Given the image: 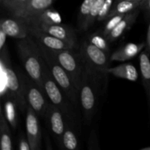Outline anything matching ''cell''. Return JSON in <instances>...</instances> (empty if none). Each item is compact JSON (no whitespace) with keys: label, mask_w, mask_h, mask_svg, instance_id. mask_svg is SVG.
I'll return each instance as SVG.
<instances>
[{"label":"cell","mask_w":150,"mask_h":150,"mask_svg":"<svg viewBox=\"0 0 150 150\" xmlns=\"http://www.w3.org/2000/svg\"><path fill=\"white\" fill-rule=\"evenodd\" d=\"M45 119L54 141L59 146L62 136L66 127V120L61 110L50 102Z\"/></svg>","instance_id":"9c48e42d"},{"label":"cell","mask_w":150,"mask_h":150,"mask_svg":"<svg viewBox=\"0 0 150 150\" xmlns=\"http://www.w3.org/2000/svg\"><path fill=\"white\" fill-rule=\"evenodd\" d=\"M32 25V24H30ZM39 29L46 33L50 34L59 39L69 42L73 45L77 44V35L76 32L71 26L62 23H54V24H47L42 23L40 25H35Z\"/></svg>","instance_id":"5bb4252c"},{"label":"cell","mask_w":150,"mask_h":150,"mask_svg":"<svg viewBox=\"0 0 150 150\" xmlns=\"http://www.w3.org/2000/svg\"><path fill=\"white\" fill-rule=\"evenodd\" d=\"M18 149L19 150H31L30 144L27 136H25L23 134H21L18 140Z\"/></svg>","instance_id":"4dcf8cb0"},{"label":"cell","mask_w":150,"mask_h":150,"mask_svg":"<svg viewBox=\"0 0 150 150\" xmlns=\"http://www.w3.org/2000/svg\"><path fill=\"white\" fill-rule=\"evenodd\" d=\"M121 1V0H116L115 1ZM130 1H142L143 0H130Z\"/></svg>","instance_id":"d590c367"},{"label":"cell","mask_w":150,"mask_h":150,"mask_svg":"<svg viewBox=\"0 0 150 150\" xmlns=\"http://www.w3.org/2000/svg\"><path fill=\"white\" fill-rule=\"evenodd\" d=\"M115 1L116 0H105L98 16V19H97L98 21H103L106 19L108 13H110L111 8L114 6Z\"/></svg>","instance_id":"83f0119b"},{"label":"cell","mask_w":150,"mask_h":150,"mask_svg":"<svg viewBox=\"0 0 150 150\" xmlns=\"http://www.w3.org/2000/svg\"><path fill=\"white\" fill-rule=\"evenodd\" d=\"M49 50L60 65L68 73L79 91L85 69L84 61L79 51H76V48L56 51Z\"/></svg>","instance_id":"8992f818"},{"label":"cell","mask_w":150,"mask_h":150,"mask_svg":"<svg viewBox=\"0 0 150 150\" xmlns=\"http://www.w3.org/2000/svg\"><path fill=\"white\" fill-rule=\"evenodd\" d=\"M145 48L150 52V24L149 26V28H148V32H147V35H146V48Z\"/></svg>","instance_id":"836d02e7"},{"label":"cell","mask_w":150,"mask_h":150,"mask_svg":"<svg viewBox=\"0 0 150 150\" xmlns=\"http://www.w3.org/2000/svg\"><path fill=\"white\" fill-rule=\"evenodd\" d=\"M42 84L44 90L50 102L58 107L65 117L66 121L70 122L76 130H81V115L75 108L67 95L62 90L53 78L48 66H45L43 71Z\"/></svg>","instance_id":"3957f363"},{"label":"cell","mask_w":150,"mask_h":150,"mask_svg":"<svg viewBox=\"0 0 150 150\" xmlns=\"http://www.w3.org/2000/svg\"><path fill=\"white\" fill-rule=\"evenodd\" d=\"M76 129L66 121V127L62 136L59 146L63 149L76 150L79 148V142L77 133L76 132Z\"/></svg>","instance_id":"d6986e66"},{"label":"cell","mask_w":150,"mask_h":150,"mask_svg":"<svg viewBox=\"0 0 150 150\" xmlns=\"http://www.w3.org/2000/svg\"><path fill=\"white\" fill-rule=\"evenodd\" d=\"M38 44L40 47L42 57L55 81L67 95V98L70 99L75 108L78 110L79 112H80L81 109L79 89L75 86L68 73L54 58L50 50L39 42H38Z\"/></svg>","instance_id":"277c9868"},{"label":"cell","mask_w":150,"mask_h":150,"mask_svg":"<svg viewBox=\"0 0 150 150\" xmlns=\"http://www.w3.org/2000/svg\"><path fill=\"white\" fill-rule=\"evenodd\" d=\"M126 14H120V15H116V16H112L110 18L108 19V21L104 26L103 29L102 31V33L105 35V37L108 36L111 31L117 26L119 23L124 18Z\"/></svg>","instance_id":"4316f807"},{"label":"cell","mask_w":150,"mask_h":150,"mask_svg":"<svg viewBox=\"0 0 150 150\" xmlns=\"http://www.w3.org/2000/svg\"><path fill=\"white\" fill-rule=\"evenodd\" d=\"M0 67L3 69L6 73L8 92L7 97L14 100L18 109L21 112H23L26 110L28 104L23 92V83L17 69L16 70L13 68L7 46L0 51Z\"/></svg>","instance_id":"5b68a950"},{"label":"cell","mask_w":150,"mask_h":150,"mask_svg":"<svg viewBox=\"0 0 150 150\" xmlns=\"http://www.w3.org/2000/svg\"><path fill=\"white\" fill-rule=\"evenodd\" d=\"M54 1L55 0H29L9 13L12 17L26 20L52 7Z\"/></svg>","instance_id":"8fae6325"},{"label":"cell","mask_w":150,"mask_h":150,"mask_svg":"<svg viewBox=\"0 0 150 150\" xmlns=\"http://www.w3.org/2000/svg\"><path fill=\"white\" fill-rule=\"evenodd\" d=\"M30 35L39 43L42 44L45 47L51 50H65L76 48V45H73L69 42L59 39L50 34L46 33L35 25L27 24Z\"/></svg>","instance_id":"7c38bea8"},{"label":"cell","mask_w":150,"mask_h":150,"mask_svg":"<svg viewBox=\"0 0 150 150\" xmlns=\"http://www.w3.org/2000/svg\"><path fill=\"white\" fill-rule=\"evenodd\" d=\"M4 100V115L7 122L10 124V127L13 130H16L18 126V116H17V108L18 105L16 101L11 98H5Z\"/></svg>","instance_id":"603a6c76"},{"label":"cell","mask_w":150,"mask_h":150,"mask_svg":"<svg viewBox=\"0 0 150 150\" xmlns=\"http://www.w3.org/2000/svg\"><path fill=\"white\" fill-rule=\"evenodd\" d=\"M140 9L138 8L130 13H127L124 18L117 24V26L113 29L111 33L106 37L108 42H112L120 39L125 33L127 32L133 24L136 23V21L140 13Z\"/></svg>","instance_id":"2e32d148"},{"label":"cell","mask_w":150,"mask_h":150,"mask_svg":"<svg viewBox=\"0 0 150 150\" xmlns=\"http://www.w3.org/2000/svg\"><path fill=\"white\" fill-rule=\"evenodd\" d=\"M104 1H105V0H96L89 16L86 18V21L84 22L83 26L80 29L81 30L86 31L95 23V22L98 19V16L99 15V13L100 11V9L102 7Z\"/></svg>","instance_id":"cb8c5ba5"},{"label":"cell","mask_w":150,"mask_h":150,"mask_svg":"<svg viewBox=\"0 0 150 150\" xmlns=\"http://www.w3.org/2000/svg\"><path fill=\"white\" fill-rule=\"evenodd\" d=\"M107 77L85 64L83 79L79 89V99L83 122L86 125L92 123L96 114L100 96L103 92V86H105Z\"/></svg>","instance_id":"6da1fadb"},{"label":"cell","mask_w":150,"mask_h":150,"mask_svg":"<svg viewBox=\"0 0 150 150\" xmlns=\"http://www.w3.org/2000/svg\"><path fill=\"white\" fill-rule=\"evenodd\" d=\"M26 131L31 150L40 149L42 137L39 117L29 105L26 110Z\"/></svg>","instance_id":"30bf717a"},{"label":"cell","mask_w":150,"mask_h":150,"mask_svg":"<svg viewBox=\"0 0 150 150\" xmlns=\"http://www.w3.org/2000/svg\"><path fill=\"white\" fill-rule=\"evenodd\" d=\"M150 52L144 48L139 54V64L142 73V81L146 93H149L150 89Z\"/></svg>","instance_id":"7402d4cb"},{"label":"cell","mask_w":150,"mask_h":150,"mask_svg":"<svg viewBox=\"0 0 150 150\" xmlns=\"http://www.w3.org/2000/svg\"><path fill=\"white\" fill-rule=\"evenodd\" d=\"M7 37V35L4 33V31L0 29V51L3 50L6 46H7V45H6Z\"/></svg>","instance_id":"1f68e13d"},{"label":"cell","mask_w":150,"mask_h":150,"mask_svg":"<svg viewBox=\"0 0 150 150\" xmlns=\"http://www.w3.org/2000/svg\"><path fill=\"white\" fill-rule=\"evenodd\" d=\"M23 21H24L27 24L40 25L42 23L54 24V23H61L62 18L59 13L51 7L31 18Z\"/></svg>","instance_id":"e0dca14e"},{"label":"cell","mask_w":150,"mask_h":150,"mask_svg":"<svg viewBox=\"0 0 150 150\" xmlns=\"http://www.w3.org/2000/svg\"><path fill=\"white\" fill-rule=\"evenodd\" d=\"M141 150H150V146H146V147L142 148Z\"/></svg>","instance_id":"e575fe53"},{"label":"cell","mask_w":150,"mask_h":150,"mask_svg":"<svg viewBox=\"0 0 150 150\" xmlns=\"http://www.w3.org/2000/svg\"><path fill=\"white\" fill-rule=\"evenodd\" d=\"M146 48V42L141 43L129 42L117 49L111 55V61L125 62L134 58Z\"/></svg>","instance_id":"9a60e30c"},{"label":"cell","mask_w":150,"mask_h":150,"mask_svg":"<svg viewBox=\"0 0 150 150\" xmlns=\"http://www.w3.org/2000/svg\"><path fill=\"white\" fill-rule=\"evenodd\" d=\"M27 1L29 0H0V3L5 10L10 12L21 6Z\"/></svg>","instance_id":"f1b7e54d"},{"label":"cell","mask_w":150,"mask_h":150,"mask_svg":"<svg viewBox=\"0 0 150 150\" xmlns=\"http://www.w3.org/2000/svg\"><path fill=\"white\" fill-rule=\"evenodd\" d=\"M87 40L91 42V43L95 45V46H97L98 48H100L101 50L105 51V52L109 53L110 42H108L107 38L102 33V32H101V33L95 32V33L92 34V35H89V38H87Z\"/></svg>","instance_id":"d4e9b609"},{"label":"cell","mask_w":150,"mask_h":150,"mask_svg":"<svg viewBox=\"0 0 150 150\" xmlns=\"http://www.w3.org/2000/svg\"><path fill=\"white\" fill-rule=\"evenodd\" d=\"M0 29L8 37L21 40L30 35L27 23L17 18H3L0 21Z\"/></svg>","instance_id":"4fadbf2b"},{"label":"cell","mask_w":150,"mask_h":150,"mask_svg":"<svg viewBox=\"0 0 150 150\" xmlns=\"http://www.w3.org/2000/svg\"><path fill=\"white\" fill-rule=\"evenodd\" d=\"M108 73L120 79H125L130 81H136L139 79L137 69L132 64L124 63L118 66L108 67Z\"/></svg>","instance_id":"ac0fdd59"},{"label":"cell","mask_w":150,"mask_h":150,"mask_svg":"<svg viewBox=\"0 0 150 150\" xmlns=\"http://www.w3.org/2000/svg\"><path fill=\"white\" fill-rule=\"evenodd\" d=\"M149 1V0H143V1H142V3H144V2H146V1ZM142 3H141V4H142Z\"/></svg>","instance_id":"8d00e7d4"},{"label":"cell","mask_w":150,"mask_h":150,"mask_svg":"<svg viewBox=\"0 0 150 150\" xmlns=\"http://www.w3.org/2000/svg\"><path fill=\"white\" fill-rule=\"evenodd\" d=\"M139 9H140L141 10L144 11L146 14L150 16V0L149 1H146V2L142 3L140 7H139Z\"/></svg>","instance_id":"d6a6232c"},{"label":"cell","mask_w":150,"mask_h":150,"mask_svg":"<svg viewBox=\"0 0 150 150\" xmlns=\"http://www.w3.org/2000/svg\"><path fill=\"white\" fill-rule=\"evenodd\" d=\"M88 149H98V139L95 130H92L89 136V142H88Z\"/></svg>","instance_id":"f546056e"},{"label":"cell","mask_w":150,"mask_h":150,"mask_svg":"<svg viewBox=\"0 0 150 150\" xmlns=\"http://www.w3.org/2000/svg\"><path fill=\"white\" fill-rule=\"evenodd\" d=\"M149 103H150V99H149Z\"/></svg>","instance_id":"f35d334b"},{"label":"cell","mask_w":150,"mask_h":150,"mask_svg":"<svg viewBox=\"0 0 150 150\" xmlns=\"http://www.w3.org/2000/svg\"><path fill=\"white\" fill-rule=\"evenodd\" d=\"M141 3L142 1H130V0H121V1H115L106 19L110 18L116 15L127 14L130 13L139 8Z\"/></svg>","instance_id":"44dd1931"},{"label":"cell","mask_w":150,"mask_h":150,"mask_svg":"<svg viewBox=\"0 0 150 150\" xmlns=\"http://www.w3.org/2000/svg\"><path fill=\"white\" fill-rule=\"evenodd\" d=\"M79 51L85 64L103 76H108V69L110 67L111 61L108 53L95 46L87 39L82 42Z\"/></svg>","instance_id":"ba28073f"},{"label":"cell","mask_w":150,"mask_h":150,"mask_svg":"<svg viewBox=\"0 0 150 150\" xmlns=\"http://www.w3.org/2000/svg\"><path fill=\"white\" fill-rule=\"evenodd\" d=\"M9 123L4 115L3 107H0V133H1V149L13 150V144L12 140Z\"/></svg>","instance_id":"ffe728a7"},{"label":"cell","mask_w":150,"mask_h":150,"mask_svg":"<svg viewBox=\"0 0 150 150\" xmlns=\"http://www.w3.org/2000/svg\"><path fill=\"white\" fill-rule=\"evenodd\" d=\"M147 95H148V97H149V99H150V89H149V93H148Z\"/></svg>","instance_id":"74e56055"},{"label":"cell","mask_w":150,"mask_h":150,"mask_svg":"<svg viewBox=\"0 0 150 150\" xmlns=\"http://www.w3.org/2000/svg\"><path fill=\"white\" fill-rule=\"evenodd\" d=\"M16 50L26 74L44 90L42 77L46 63L38 42L32 35H29L24 39L18 40Z\"/></svg>","instance_id":"7a4b0ae2"},{"label":"cell","mask_w":150,"mask_h":150,"mask_svg":"<svg viewBox=\"0 0 150 150\" xmlns=\"http://www.w3.org/2000/svg\"><path fill=\"white\" fill-rule=\"evenodd\" d=\"M95 1L96 0H83V2L81 4L79 16H78V23H79V29L81 28L84 22L86 21Z\"/></svg>","instance_id":"484cf974"},{"label":"cell","mask_w":150,"mask_h":150,"mask_svg":"<svg viewBox=\"0 0 150 150\" xmlns=\"http://www.w3.org/2000/svg\"><path fill=\"white\" fill-rule=\"evenodd\" d=\"M17 70L21 79L28 105L33 109L39 118L45 119L50 103L45 91L42 90L27 74H25L18 69Z\"/></svg>","instance_id":"52a82bcc"}]
</instances>
